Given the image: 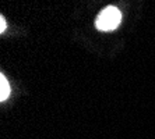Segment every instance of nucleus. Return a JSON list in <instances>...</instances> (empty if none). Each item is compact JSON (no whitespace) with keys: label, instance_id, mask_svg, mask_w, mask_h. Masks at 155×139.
Instances as JSON below:
<instances>
[{"label":"nucleus","instance_id":"obj_1","mask_svg":"<svg viewBox=\"0 0 155 139\" xmlns=\"http://www.w3.org/2000/svg\"><path fill=\"white\" fill-rule=\"evenodd\" d=\"M120 21H122V13L119 11V8L109 6L99 13L95 25L99 31H112L120 24Z\"/></svg>","mask_w":155,"mask_h":139},{"label":"nucleus","instance_id":"obj_2","mask_svg":"<svg viewBox=\"0 0 155 139\" xmlns=\"http://www.w3.org/2000/svg\"><path fill=\"white\" fill-rule=\"evenodd\" d=\"M8 95H10V85H8L6 77L2 74L0 75V100L4 102L8 97Z\"/></svg>","mask_w":155,"mask_h":139},{"label":"nucleus","instance_id":"obj_3","mask_svg":"<svg viewBox=\"0 0 155 139\" xmlns=\"http://www.w3.org/2000/svg\"><path fill=\"white\" fill-rule=\"evenodd\" d=\"M6 28H7V24H6V21H4L3 15H0V32L3 33L4 31H6Z\"/></svg>","mask_w":155,"mask_h":139}]
</instances>
